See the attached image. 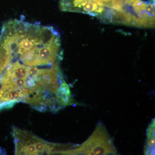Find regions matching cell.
<instances>
[{
  "label": "cell",
  "instance_id": "obj_1",
  "mask_svg": "<svg viewBox=\"0 0 155 155\" xmlns=\"http://www.w3.org/2000/svg\"><path fill=\"white\" fill-rule=\"evenodd\" d=\"M117 152L113 140L104 125L98 123L93 133L80 145L75 146L64 155H116Z\"/></svg>",
  "mask_w": 155,
  "mask_h": 155
},
{
  "label": "cell",
  "instance_id": "obj_2",
  "mask_svg": "<svg viewBox=\"0 0 155 155\" xmlns=\"http://www.w3.org/2000/svg\"><path fill=\"white\" fill-rule=\"evenodd\" d=\"M13 135L15 155H38L35 146L39 137L16 127L13 130Z\"/></svg>",
  "mask_w": 155,
  "mask_h": 155
},
{
  "label": "cell",
  "instance_id": "obj_3",
  "mask_svg": "<svg viewBox=\"0 0 155 155\" xmlns=\"http://www.w3.org/2000/svg\"><path fill=\"white\" fill-rule=\"evenodd\" d=\"M132 13L124 9L117 10L110 8L109 22L116 24L131 25Z\"/></svg>",
  "mask_w": 155,
  "mask_h": 155
},
{
  "label": "cell",
  "instance_id": "obj_4",
  "mask_svg": "<svg viewBox=\"0 0 155 155\" xmlns=\"http://www.w3.org/2000/svg\"><path fill=\"white\" fill-rule=\"evenodd\" d=\"M56 97L59 105L62 108L75 104L70 88L65 81L62 82L57 90Z\"/></svg>",
  "mask_w": 155,
  "mask_h": 155
},
{
  "label": "cell",
  "instance_id": "obj_5",
  "mask_svg": "<svg viewBox=\"0 0 155 155\" xmlns=\"http://www.w3.org/2000/svg\"><path fill=\"white\" fill-rule=\"evenodd\" d=\"M147 140L144 147L145 155L155 154V119H153L147 129Z\"/></svg>",
  "mask_w": 155,
  "mask_h": 155
},
{
  "label": "cell",
  "instance_id": "obj_6",
  "mask_svg": "<svg viewBox=\"0 0 155 155\" xmlns=\"http://www.w3.org/2000/svg\"><path fill=\"white\" fill-rule=\"evenodd\" d=\"M133 11L137 15L146 11L148 3L142 0H135L131 4Z\"/></svg>",
  "mask_w": 155,
  "mask_h": 155
},
{
  "label": "cell",
  "instance_id": "obj_7",
  "mask_svg": "<svg viewBox=\"0 0 155 155\" xmlns=\"http://www.w3.org/2000/svg\"><path fill=\"white\" fill-rule=\"evenodd\" d=\"M134 1H135V0H125V5H130Z\"/></svg>",
  "mask_w": 155,
  "mask_h": 155
},
{
  "label": "cell",
  "instance_id": "obj_8",
  "mask_svg": "<svg viewBox=\"0 0 155 155\" xmlns=\"http://www.w3.org/2000/svg\"><path fill=\"white\" fill-rule=\"evenodd\" d=\"M94 1H97V0H94Z\"/></svg>",
  "mask_w": 155,
  "mask_h": 155
}]
</instances>
